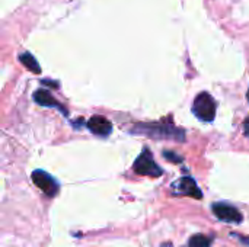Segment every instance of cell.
<instances>
[{"label": "cell", "instance_id": "cell-12", "mask_svg": "<svg viewBox=\"0 0 249 247\" xmlns=\"http://www.w3.org/2000/svg\"><path fill=\"white\" fill-rule=\"evenodd\" d=\"M244 130H245V134H247V137H249V116L247 118L245 124H244Z\"/></svg>", "mask_w": 249, "mask_h": 247}, {"label": "cell", "instance_id": "cell-3", "mask_svg": "<svg viewBox=\"0 0 249 247\" xmlns=\"http://www.w3.org/2000/svg\"><path fill=\"white\" fill-rule=\"evenodd\" d=\"M133 169L137 175H143V176H152V178H159L163 170L155 163L152 153L149 148H143V153L136 159Z\"/></svg>", "mask_w": 249, "mask_h": 247}, {"label": "cell", "instance_id": "cell-7", "mask_svg": "<svg viewBox=\"0 0 249 247\" xmlns=\"http://www.w3.org/2000/svg\"><path fill=\"white\" fill-rule=\"evenodd\" d=\"M88 130L96 135H101V137H107L111 134L112 131V124L105 118V116H101V115H96V116H92L89 121H88Z\"/></svg>", "mask_w": 249, "mask_h": 247}, {"label": "cell", "instance_id": "cell-5", "mask_svg": "<svg viewBox=\"0 0 249 247\" xmlns=\"http://www.w3.org/2000/svg\"><path fill=\"white\" fill-rule=\"evenodd\" d=\"M213 213H214V215H216L219 220L226 221V223L241 224L242 220H244V215L241 214L239 210H236V208L232 207V205L223 204V202L214 204V205H213Z\"/></svg>", "mask_w": 249, "mask_h": 247}, {"label": "cell", "instance_id": "cell-9", "mask_svg": "<svg viewBox=\"0 0 249 247\" xmlns=\"http://www.w3.org/2000/svg\"><path fill=\"white\" fill-rule=\"evenodd\" d=\"M19 60H20V63H22L28 70H31L32 73H36V74H39V73H41V67H39L38 61H36V60H35L29 52H23V54H20Z\"/></svg>", "mask_w": 249, "mask_h": 247}, {"label": "cell", "instance_id": "cell-6", "mask_svg": "<svg viewBox=\"0 0 249 247\" xmlns=\"http://www.w3.org/2000/svg\"><path fill=\"white\" fill-rule=\"evenodd\" d=\"M172 191L175 195H187V197H193L196 199L203 198V194L198 189V186L193 178H181L179 181H177L172 185Z\"/></svg>", "mask_w": 249, "mask_h": 247}, {"label": "cell", "instance_id": "cell-13", "mask_svg": "<svg viewBox=\"0 0 249 247\" xmlns=\"http://www.w3.org/2000/svg\"><path fill=\"white\" fill-rule=\"evenodd\" d=\"M248 100H249V89H248Z\"/></svg>", "mask_w": 249, "mask_h": 247}, {"label": "cell", "instance_id": "cell-2", "mask_svg": "<svg viewBox=\"0 0 249 247\" xmlns=\"http://www.w3.org/2000/svg\"><path fill=\"white\" fill-rule=\"evenodd\" d=\"M136 132H142L155 138H175V140H184V132L178 128L162 125V124H147V125H139Z\"/></svg>", "mask_w": 249, "mask_h": 247}, {"label": "cell", "instance_id": "cell-11", "mask_svg": "<svg viewBox=\"0 0 249 247\" xmlns=\"http://www.w3.org/2000/svg\"><path fill=\"white\" fill-rule=\"evenodd\" d=\"M163 156H165V159H168V160H171V162H175V163H181L182 162V157H179V156H175L174 154V151H163Z\"/></svg>", "mask_w": 249, "mask_h": 247}, {"label": "cell", "instance_id": "cell-4", "mask_svg": "<svg viewBox=\"0 0 249 247\" xmlns=\"http://www.w3.org/2000/svg\"><path fill=\"white\" fill-rule=\"evenodd\" d=\"M32 182L47 195V197H55L58 194V183L57 181L48 175L44 170H35L32 172Z\"/></svg>", "mask_w": 249, "mask_h": 247}, {"label": "cell", "instance_id": "cell-1", "mask_svg": "<svg viewBox=\"0 0 249 247\" xmlns=\"http://www.w3.org/2000/svg\"><path fill=\"white\" fill-rule=\"evenodd\" d=\"M193 111L198 119L212 122L216 116V102L207 92H201L194 99Z\"/></svg>", "mask_w": 249, "mask_h": 247}, {"label": "cell", "instance_id": "cell-10", "mask_svg": "<svg viewBox=\"0 0 249 247\" xmlns=\"http://www.w3.org/2000/svg\"><path fill=\"white\" fill-rule=\"evenodd\" d=\"M210 245H212V239L203 234L193 236L188 242V247H210Z\"/></svg>", "mask_w": 249, "mask_h": 247}, {"label": "cell", "instance_id": "cell-8", "mask_svg": "<svg viewBox=\"0 0 249 247\" xmlns=\"http://www.w3.org/2000/svg\"><path fill=\"white\" fill-rule=\"evenodd\" d=\"M34 100L41 105V106H45V108H57L60 109L63 114H66V109L63 108V105L60 102H57L54 99V96L48 92V90H44V89H39L34 93Z\"/></svg>", "mask_w": 249, "mask_h": 247}]
</instances>
